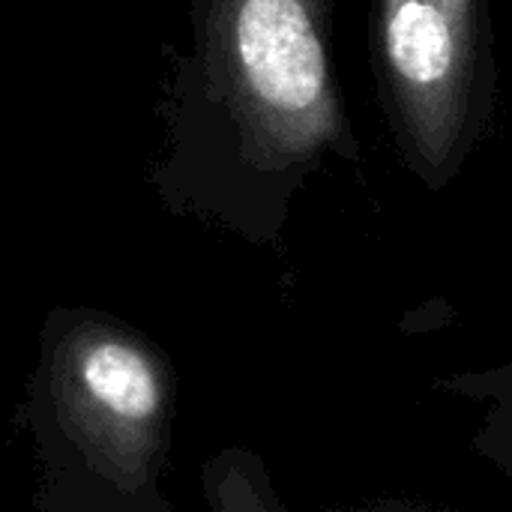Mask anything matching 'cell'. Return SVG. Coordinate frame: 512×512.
<instances>
[{
    "instance_id": "obj_1",
    "label": "cell",
    "mask_w": 512,
    "mask_h": 512,
    "mask_svg": "<svg viewBox=\"0 0 512 512\" xmlns=\"http://www.w3.org/2000/svg\"><path fill=\"white\" fill-rule=\"evenodd\" d=\"M192 45L171 57L147 171L159 204L264 234L279 177L339 132L312 0H189Z\"/></svg>"
},
{
    "instance_id": "obj_2",
    "label": "cell",
    "mask_w": 512,
    "mask_h": 512,
    "mask_svg": "<svg viewBox=\"0 0 512 512\" xmlns=\"http://www.w3.org/2000/svg\"><path fill=\"white\" fill-rule=\"evenodd\" d=\"M177 381L168 354L126 318L51 306L15 408L36 462L33 510L171 512Z\"/></svg>"
},
{
    "instance_id": "obj_3",
    "label": "cell",
    "mask_w": 512,
    "mask_h": 512,
    "mask_svg": "<svg viewBox=\"0 0 512 512\" xmlns=\"http://www.w3.org/2000/svg\"><path fill=\"white\" fill-rule=\"evenodd\" d=\"M381 51L417 150L444 162L474 96V0H381Z\"/></svg>"
}]
</instances>
